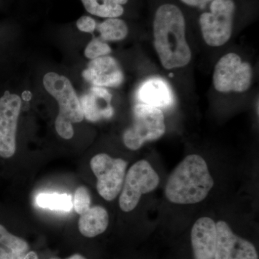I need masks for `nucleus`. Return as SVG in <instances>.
I'll list each match as a JSON object with an SVG mask.
<instances>
[{
	"mask_svg": "<svg viewBox=\"0 0 259 259\" xmlns=\"http://www.w3.org/2000/svg\"><path fill=\"white\" fill-rule=\"evenodd\" d=\"M217 231L212 218H199L192 228L191 241L195 259H214Z\"/></svg>",
	"mask_w": 259,
	"mask_h": 259,
	"instance_id": "f8f14e48",
	"label": "nucleus"
},
{
	"mask_svg": "<svg viewBox=\"0 0 259 259\" xmlns=\"http://www.w3.org/2000/svg\"><path fill=\"white\" fill-rule=\"evenodd\" d=\"M98 30L101 34L100 38L104 41L123 40L128 33V28L125 21L117 18H108L100 24Z\"/></svg>",
	"mask_w": 259,
	"mask_h": 259,
	"instance_id": "6ab92c4d",
	"label": "nucleus"
},
{
	"mask_svg": "<svg viewBox=\"0 0 259 259\" xmlns=\"http://www.w3.org/2000/svg\"><path fill=\"white\" fill-rule=\"evenodd\" d=\"M109 225V214L101 206L90 207L81 214L79 221V230L83 236L94 238L106 231Z\"/></svg>",
	"mask_w": 259,
	"mask_h": 259,
	"instance_id": "2eb2a0df",
	"label": "nucleus"
},
{
	"mask_svg": "<svg viewBox=\"0 0 259 259\" xmlns=\"http://www.w3.org/2000/svg\"><path fill=\"white\" fill-rule=\"evenodd\" d=\"M68 259H86L84 257L82 256V255L79 254H75L72 255V256L70 257V258Z\"/></svg>",
	"mask_w": 259,
	"mask_h": 259,
	"instance_id": "a878e982",
	"label": "nucleus"
},
{
	"mask_svg": "<svg viewBox=\"0 0 259 259\" xmlns=\"http://www.w3.org/2000/svg\"><path fill=\"white\" fill-rule=\"evenodd\" d=\"M128 0H81L87 11L101 18H115L123 14L122 5Z\"/></svg>",
	"mask_w": 259,
	"mask_h": 259,
	"instance_id": "f3484780",
	"label": "nucleus"
},
{
	"mask_svg": "<svg viewBox=\"0 0 259 259\" xmlns=\"http://www.w3.org/2000/svg\"><path fill=\"white\" fill-rule=\"evenodd\" d=\"M55 127L58 134L64 139H71L74 136V128L72 123L68 121L56 117Z\"/></svg>",
	"mask_w": 259,
	"mask_h": 259,
	"instance_id": "4be33fe9",
	"label": "nucleus"
},
{
	"mask_svg": "<svg viewBox=\"0 0 259 259\" xmlns=\"http://www.w3.org/2000/svg\"><path fill=\"white\" fill-rule=\"evenodd\" d=\"M251 79V66L234 53L223 56L214 67L213 84L220 93H244L249 89Z\"/></svg>",
	"mask_w": 259,
	"mask_h": 259,
	"instance_id": "423d86ee",
	"label": "nucleus"
},
{
	"mask_svg": "<svg viewBox=\"0 0 259 259\" xmlns=\"http://www.w3.org/2000/svg\"><path fill=\"white\" fill-rule=\"evenodd\" d=\"M29 249L25 240L12 234L0 225V259H23Z\"/></svg>",
	"mask_w": 259,
	"mask_h": 259,
	"instance_id": "dca6fc26",
	"label": "nucleus"
},
{
	"mask_svg": "<svg viewBox=\"0 0 259 259\" xmlns=\"http://www.w3.org/2000/svg\"><path fill=\"white\" fill-rule=\"evenodd\" d=\"M154 47L162 66L166 69L184 67L192 59L186 40L185 17L176 5H162L153 21Z\"/></svg>",
	"mask_w": 259,
	"mask_h": 259,
	"instance_id": "f257e3e1",
	"label": "nucleus"
},
{
	"mask_svg": "<svg viewBox=\"0 0 259 259\" xmlns=\"http://www.w3.org/2000/svg\"><path fill=\"white\" fill-rule=\"evenodd\" d=\"M83 77L94 87L116 88L123 81V74L118 63L111 56H105L90 61Z\"/></svg>",
	"mask_w": 259,
	"mask_h": 259,
	"instance_id": "9b49d317",
	"label": "nucleus"
},
{
	"mask_svg": "<svg viewBox=\"0 0 259 259\" xmlns=\"http://www.w3.org/2000/svg\"><path fill=\"white\" fill-rule=\"evenodd\" d=\"M23 259H38V258H37V255L35 252L30 251L27 253Z\"/></svg>",
	"mask_w": 259,
	"mask_h": 259,
	"instance_id": "393cba45",
	"label": "nucleus"
},
{
	"mask_svg": "<svg viewBox=\"0 0 259 259\" xmlns=\"http://www.w3.org/2000/svg\"><path fill=\"white\" fill-rule=\"evenodd\" d=\"M76 26L81 31L93 32L96 28V22L91 17H81L76 22Z\"/></svg>",
	"mask_w": 259,
	"mask_h": 259,
	"instance_id": "5701e85b",
	"label": "nucleus"
},
{
	"mask_svg": "<svg viewBox=\"0 0 259 259\" xmlns=\"http://www.w3.org/2000/svg\"><path fill=\"white\" fill-rule=\"evenodd\" d=\"M139 103L157 107L168 108L175 99L169 85L161 78L153 77L145 81L136 94Z\"/></svg>",
	"mask_w": 259,
	"mask_h": 259,
	"instance_id": "4468645a",
	"label": "nucleus"
},
{
	"mask_svg": "<svg viewBox=\"0 0 259 259\" xmlns=\"http://www.w3.org/2000/svg\"><path fill=\"white\" fill-rule=\"evenodd\" d=\"M181 1L190 6L203 8L207 3L211 1L212 2L213 0H181Z\"/></svg>",
	"mask_w": 259,
	"mask_h": 259,
	"instance_id": "b1692460",
	"label": "nucleus"
},
{
	"mask_svg": "<svg viewBox=\"0 0 259 259\" xmlns=\"http://www.w3.org/2000/svg\"><path fill=\"white\" fill-rule=\"evenodd\" d=\"M42 81L48 93L59 103L57 117L71 123L81 122L83 114L81 102L69 80L62 75L50 72L44 76Z\"/></svg>",
	"mask_w": 259,
	"mask_h": 259,
	"instance_id": "6e6552de",
	"label": "nucleus"
},
{
	"mask_svg": "<svg viewBox=\"0 0 259 259\" xmlns=\"http://www.w3.org/2000/svg\"><path fill=\"white\" fill-rule=\"evenodd\" d=\"M90 166L97 179L99 194L105 200H114L122 190L127 161L112 158L106 153H100L92 158Z\"/></svg>",
	"mask_w": 259,
	"mask_h": 259,
	"instance_id": "0eeeda50",
	"label": "nucleus"
},
{
	"mask_svg": "<svg viewBox=\"0 0 259 259\" xmlns=\"http://www.w3.org/2000/svg\"><path fill=\"white\" fill-rule=\"evenodd\" d=\"M159 183V176L149 162H136L126 173L119 199L120 209L125 212L134 210L141 197L156 190Z\"/></svg>",
	"mask_w": 259,
	"mask_h": 259,
	"instance_id": "20e7f679",
	"label": "nucleus"
},
{
	"mask_svg": "<svg viewBox=\"0 0 259 259\" xmlns=\"http://www.w3.org/2000/svg\"><path fill=\"white\" fill-rule=\"evenodd\" d=\"M217 241L214 259H258L254 245L236 236L226 222L216 223Z\"/></svg>",
	"mask_w": 259,
	"mask_h": 259,
	"instance_id": "9d476101",
	"label": "nucleus"
},
{
	"mask_svg": "<svg viewBox=\"0 0 259 259\" xmlns=\"http://www.w3.org/2000/svg\"><path fill=\"white\" fill-rule=\"evenodd\" d=\"M21 98L18 95L5 92L0 98V156L9 158L16 151L17 126Z\"/></svg>",
	"mask_w": 259,
	"mask_h": 259,
	"instance_id": "1a4fd4ad",
	"label": "nucleus"
},
{
	"mask_svg": "<svg viewBox=\"0 0 259 259\" xmlns=\"http://www.w3.org/2000/svg\"><path fill=\"white\" fill-rule=\"evenodd\" d=\"M235 4L233 0H213L210 12L199 18L202 36L207 45L219 47L231 38Z\"/></svg>",
	"mask_w": 259,
	"mask_h": 259,
	"instance_id": "39448f33",
	"label": "nucleus"
},
{
	"mask_svg": "<svg viewBox=\"0 0 259 259\" xmlns=\"http://www.w3.org/2000/svg\"><path fill=\"white\" fill-rule=\"evenodd\" d=\"M111 100V94L106 89L93 87L80 100L83 117L90 122L110 118L114 112Z\"/></svg>",
	"mask_w": 259,
	"mask_h": 259,
	"instance_id": "ddd939ff",
	"label": "nucleus"
},
{
	"mask_svg": "<svg viewBox=\"0 0 259 259\" xmlns=\"http://www.w3.org/2000/svg\"><path fill=\"white\" fill-rule=\"evenodd\" d=\"M39 207L69 212L73 207L72 197L68 194L40 193L35 198Z\"/></svg>",
	"mask_w": 259,
	"mask_h": 259,
	"instance_id": "a211bd4d",
	"label": "nucleus"
},
{
	"mask_svg": "<svg viewBox=\"0 0 259 259\" xmlns=\"http://www.w3.org/2000/svg\"><path fill=\"white\" fill-rule=\"evenodd\" d=\"M214 185L205 160L199 155L190 154L171 172L165 187V196L173 204H197L207 197Z\"/></svg>",
	"mask_w": 259,
	"mask_h": 259,
	"instance_id": "f03ea898",
	"label": "nucleus"
},
{
	"mask_svg": "<svg viewBox=\"0 0 259 259\" xmlns=\"http://www.w3.org/2000/svg\"><path fill=\"white\" fill-rule=\"evenodd\" d=\"M91 205V197L88 189L85 187H79L75 191L74 206L75 210L81 215L90 209Z\"/></svg>",
	"mask_w": 259,
	"mask_h": 259,
	"instance_id": "412c9836",
	"label": "nucleus"
},
{
	"mask_svg": "<svg viewBox=\"0 0 259 259\" xmlns=\"http://www.w3.org/2000/svg\"><path fill=\"white\" fill-rule=\"evenodd\" d=\"M166 132L164 115L161 109L138 103L134 109V120L123 134V142L136 151L145 143L158 140Z\"/></svg>",
	"mask_w": 259,
	"mask_h": 259,
	"instance_id": "7ed1b4c3",
	"label": "nucleus"
},
{
	"mask_svg": "<svg viewBox=\"0 0 259 259\" xmlns=\"http://www.w3.org/2000/svg\"><path fill=\"white\" fill-rule=\"evenodd\" d=\"M111 53V49L108 44L101 38H95L88 44L85 49L84 54L87 58L93 60L97 58L108 55Z\"/></svg>",
	"mask_w": 259,
	"mask_h": 259,
	"instance_id": "aec40b11",
	"label": "nucleus"
}]
</instances>
